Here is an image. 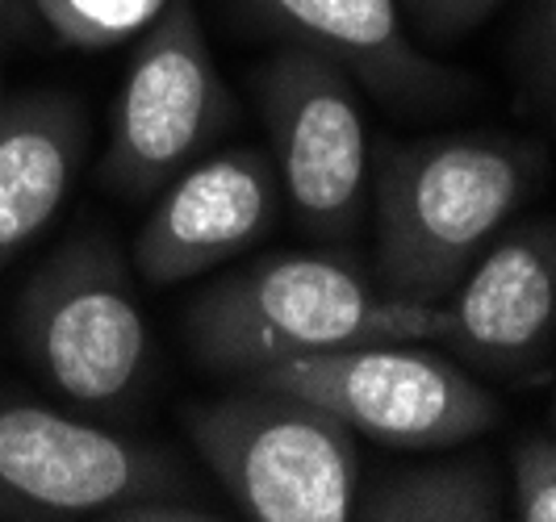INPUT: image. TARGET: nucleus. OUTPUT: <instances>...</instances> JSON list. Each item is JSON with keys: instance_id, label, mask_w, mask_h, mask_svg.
<instances>
[{"instance_id": "nucleus-14", "label": "nucleus", "mask_w": 556, "mask_h": 522, "mask_svg": "<svg viewBox=\"0 0 556 522\" xmlns=\"http://www.w3.org/2000/svg\"><path fill=\"white\" fill-rule=\"evenodd\" d=\"M167 0H29V13L76 51H113L139 38Z\"/></svg>"}, {"instance_id": "nucleus-13", "label": "nucleus", "mask_w": 556, "mask_h": 522, "mask_svg": "<svg viewBox=\"0 0 556 522\" xmlns=\"http://www.w3.org/2000/svg\"><path fill=\"white\" fill-rule=\"evenodd\" d=\"M506 510L502 476L485 456L402 468L356 494L352 519L364 522H498Z\"/></svg>"}, {"instance_id": "nucleus-9", "label": "nucleus", "mask_w": 556, "mask_h": 522, "mask_svg": "<svg viewBox=\"0 0 556 522\" xmlns=\"http://www.w3.org/2000/svg\"><path fill=\"white\" fill-rule=\"evenodd\" d=\"M155 209L135 239V268L151 284H180L255 247L280 218L273 155L230 147L201 155L160 189Z\"/></svg>"}, {"instance_id": "nucleus-10", "label": "nucleus", "mask_w": 556, "mask_h": 522, "mask_svg": "<svg viewBox=\"0 0 556 522\" xmlns=\"http://www.w3.org/2000/svg\"><path fill=\"white\" fill-rule=\"evenodd\" d=\"M280 42L339 63L386 110L427 113L469 97V76L427 55L397 0H243Z\"/></svg>"}, {"instance_id": "nucleus-17", "label": "nucleus", "mask_w": 556, "mask_h": 522, "mask_svg": "<svg viewBox=\"0 0 556 522\" xmlns=\"http://www.w3.org/2000/svg\"><path fill=\"white\" fill-rule=\"evenodd\" d=\"M506 0H397L406 26L415 29L422 42L447 47L477 26H485Z\"/></svg>"}, {"instance_id": "nucleus-2", "label": "nucleus", "mask_w": 556, "mask_h": 522, "mask_svg": "<svg viewBox=\"0 0 556 522\" xmlns=\"http://www.w3.org/2000/svg\"><path fill=\"white\" fill-rule=\"evenodd\" d=\"M447 305L386 293L343 255H268L223 276L185 309V343L223 377L361 343H444Z\"/></svg>"}, {"instance_id": "nucleus-11", "label": "nucleus", "mask_w": 556, "mask_h": 522, "mask_svg": "<svg viewBox=\"0 0 556 522\" xmlns=\"http://www.w3.org/2000/svg\"><path fill=\"white\" fill-rule=\"evenodd\" d=\"M444 305V347L460 359L506 377L540 368L556 334V221L494 239Z\"/></svg>"}, {"instance_id": "nucleus-3", "label": "nucleus", "mask_w": 556, "mask_h": 522, "mask_svg": "<svg viewBox=\"0 0 556 522\" xmlns=\"http://www.w3.org/2000/svg\"><path fill=\"white\" fill-rule=\"evenodd\" d=\"M185 435L255 522H343L361 494L356 431L298 393L251 385L185 410Z\"/></svg>"}, {"instance_id": "nucleus-15", "label": "nucleus", "mask_w": 556, "mask_h": 522, "mask_svg": "<svg viewBox=\"0 0 556 522\" xmlns=\"http://www.w3.org/2000/svg\"><path fill=\"white\" fill-rule=\"evenodd\" d=\"M510 510L523 522H556V435H523L510 447Z\"/></svg>"}, {"instance_id": "nucleus-18", "label": "nucleus", "mask_w": 556, "mask_h": 522, "mask_svg": "<svg viewBox=\"0 0 556 522\" xmlns=\"http://www.w3.org/2000/svg\"><path fill=\"white\" fill-rule=\"evenodd\" d=\"M29 0H0V42H13L29 26Z\"/></svg>"}, {"instance_id": "nucleus-19", "label": "nucleus", "mask_w": 556, "mask_h": 522, "mask_svg": "<svg viewBox=\"0 0 556 522\" xmlns=\"http://www.w3.org/2000/svg\"><path fill=\"white\" fill-rule=\"evenodd\" d=\"M553 422H556V393H553Z\"/></svg>"}, {"instance_id": "nucleus-4", "label": "nucleus", "mask_w": 556, "mask_h": 522, "mask_svg": "<svg viewBox=\"0 0 556 522\" xmlns=\"http://www.w3.org/2000/svg\"><path fill=\"white\" fill-rule=\"evenodd\" d=\"M17 347L84 410H117L147 385L151 330L126 259L105 234L63 243L29 276L17 297Z\"/></svg>"}, {"instance_id": "nucleus-8", "label": "nucleus", "mask_w": 556, "mask_h": 522, "mask_svg": "<svg viewBox=\"0 0 556 522\" xmlns=\"http://www.w3.org/2000/svg\"><path fill=\"white\" fill-rule=\"evenodd\" d=\"M280 196L314 239L348 243L368 214V126L356 80L318 51L285 42L255 72Z\"/></svg>"}, {"instance_id": "nucleus-7", "label": "nucleus", "mask_w": 556, "mask_h": 522, "mask_svg": "<svg viewBox=\"0 0 556 522\" xmlns=\"http://www.w3.org/2000/svg\"><path fill=\"white\" fill-rule=\"evenodd\" d=\"M239 105L214 63L197 0H167L139 34L113 101L105 180L126 196H155L176 171L210 155Z\"/></svg>"}, {"instance_id": "nucleus-20", "label": "nucleus", "mask_w": 556, "mask_h": 522, "mask_svg": "<svg viewBox=\"0 0 556 522\" xmlns=\"http://www.w3.org/2000/svg\"><path fill=\"white\" fill-rule=\"evenodd\" d=\"M0 110H4V88H0Z\"/></svg>"}, {"instance_id": "nucleus-5", "label": "nucleus", "mask_w": 556, "mask_h": 522, "mask_svg": "<svg viewBox=\"0 0 556 522\" xmlns=\"http://www.w3.org/2000/svg\"><path fill=\"white\" fill-rule=\"evenodd\" d=\"M164 497L197 501L164 447L0 393V522H117Z\"/></svg>"}, {"instance_id": "nucleus-1", "label": "nucleus", "mask_w": 556, "mask_h": 522, "mask_svg": "<svg viewBox=\"0 0 556 522\" xmlns=\"http://www.w3.org/2000/svg\"><path fill=\"white\" fill-rule=\"evenodd\" d=\"M544 171L548 160L535 142L498 130L431 135L386 151L368 184L372 280L393 297L444 305Z\"/></svg>"}, {"instance_id": "nucleus-6", "label": "nucleus", "mask_w": 556, "mask_h": 522, "mask_svg": "<svg viewBox=\"0 0 556 522\" xmlns=\"http://www.w3.org/2000/svg\"><path fill=\"white\" fill-rule=\"evenodd\" d=\"M248 385L298 393L356 435L402 451H444L498 422V397L427 343H361L273 364Z\"/></svg>"}, {"instance_id": "nucleus-16", "label": "nucleus", "mask_w": 556, "mask_h": 522, "mask_svg": "<svg viewBox=\"0 0 556 522\" xmlns=\"http://www.w3.org/2000/svg\"><path fill=\"white\" fill-rule=\"evenodd\" d=\"M519 76L531 101L556 117V0H540L531 9L528 29L519 34Z\"/></svg>"}, {"instance_id": "nucleus-12", "label": "nucleus", "mask_w": 556, "mask_h": 522, "mask_svg": "<svg viewBox=\"0 0 556 522\" xmlns=\"http://www.w3.org/2000/svg\"><path fill=\"white\" fill-rule=\"evenodd\" d=\"M88 126L72 97L38 92L0 110V268L51 226L84 164Z\"/></svg>"}]
</instances>
